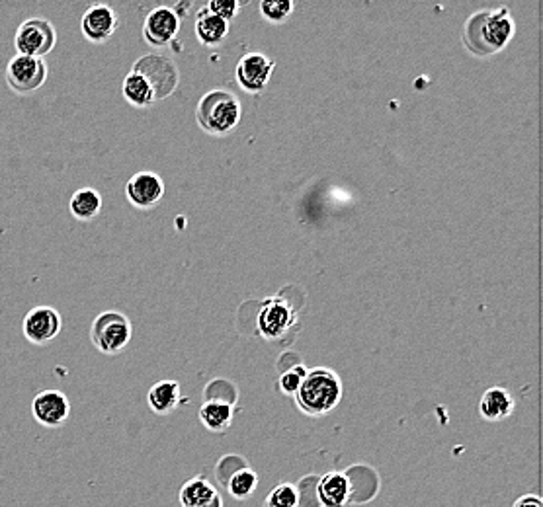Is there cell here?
<instances>
[{
	"instance_id": "obj_21",
	"label": "cell",
	"mask_w": 543,
	"mask_h": 507,
	"mask_svg": "<svg viewBox=\"0 0 543 507\" xmlns=\"http://www.w3.org/2000/svg\"><path fill=\"white\" fill-rule=\"evenodd\" d=\"M200 422L212 431V434H225L231 427L233 418H234V408L224 402H204L200 412H197Z\"/></svg>"
},
{
	"instance_id": "obj_25",
	"label": "cell",
	"mask_w": 543,
	"mask_h": 507,
	"mask_svg": "<svg viewBox=\"0 0 543 507\" xmlns=\"http://www.w3.org/2000/svg\"><path fill=\"white\" fill-rule=\"evenodd\" d=\"M209 400L224 402L234 408V404L239 400V390L234 387V382L227 379H215L205 387V402Z\"/></svg>"
},
{
	"instance_id": "obj_24",
	"label": "cell",
	"mask_w": 543,
	"mask_h": 507,
	"mask_svg": "<svg viewBox=\"0 0 543 507\" xmlns=\"http://www.w3.org/2000/svg\"><path fill=\"white\" fill-rule=\"evenodd\" d=\"M300 492L290 482H281L272 488L264 500V507H300Z\"/></svg>"
},
{
	"instance_id": "obj_14",
	"label": "cell",
	"mask_w": 543,
	"mask_h": 507,
	"mask_svg": "<svg viewBox=\"0 0 543 507\" xmlns=\"http://www.w3.org/2000/svg\"><path fill=\"white\" fill-rule=\"evenodd\" d=\"M118 14L108 5H94L86 8L81 18V32L86 42L106 43L118 30Z\"/></svg>"
},
{
	"instance_id": "obj_17",
	"label": "cell",
	"mask_w": 543,
	"mask_h": 507,
	"mask_svg": "<svg viewBox=\"0 0 543 507\" xmlns=\"http://www.w3.org/2000/svg\"><path fill=\"white\" fill-rule=\"evenodd\" d=\"M514 397L509 389L492 387L485 390L483 397L479 400V414L487 422H502V419L510 418L514 414Z\"/></svg>"
},
{
	"instance_id": "obj_20",
	"label": "cell",
	"mask_w": 543,
	"mask_h": 507,
	"mask_svg": "<svg viewBox=\"0 0 543 507\" xmlns=\"http://www.w3.org/2000/svg\"><path fill=\"white\" fill-rule=\"evenodd\" d=\"M121 94H123V98H126V102L129 106L138 108V109H147L157 102L151 84L147 82V79L141 77L139 72H133V70L128 74L126 79H123Z\"/></svg>"
},
{
	"instance_id": "obj_22",
	"label": "cell",
	"mask_w": 543,
	"mask_h": 507,
	"mask_svg": "<svg viewBox=\"0 0 543 507\" xmlns=\"http://www.w3.org/2000/svg\"><path fill=\"white\" fill-rule=\"evenodd\" d=\"M102 195L94 188H81L72 193L69 202V211L77 221H92L102 211Z\"/></svg>"
},
{
	"instance_id": "obj_29",
	"label": "cell",
	"mask_w": 543,
	"mask_h": 507,
	"mask_svg": "<svg viewBox=\"0 0 543 507\" xmlns=\"http://www.w3.org/2000/svg\"><path fill=\"white\" fill-rule=\"evenodd\" d=\"M512 507H543V500L538 493H524L512 503Z\"/></svg>"
},
{
	"instance_id": "obj_12",
	"label": "cell",
	"mask_w": 543,
	"mask_h": 507,
	"mask_svg": "<svg viewBox=\"0 0 543 507\" xmlns=\"http://www.w3.org/2000/svg\"><path fill=\"white\" fill-rule=\"evenodd\" d=\"M32 416L43 427H63L71 416V402L61 390H42L32 400Z\"/></svg>"
},
{
	"instance_id": "obj_10",
	"label": "cell",
	"mask_w": 543,
	"mask_h": 507,
	"mask_svg": "<svg viewBox=\"0 0 543 507\" xmlns=\"http://www.w3.org/2000/svg\"><path fill=\"white\" fill-rule=\"evenodd\" d=\"M63 328V318H61L59 311L53 306H35L24 316L22 332L33 345H47L53 342Z\"/></svg>"
},
{
	"instance_id": "obj_6",
	"label": "cell",
	"mask_w": 543,
	"mask_h": 507,
	"mask_svg": "<svg viewBox=\"0 0 543 507\" xmlns=\"http://www.w3.org/2000/svg\"><path fill=\"white\" fill-rule=\"evenodd\" d=\"M133 72H139L151 84L157 100L175 94L180 84V70L175 61L160 53H147L133 63Z\"/></svg>"
},
{
	"instance_id": "obj_28",
	"label": "cell",
	"mask_w": 543,
	"mask_h": 507,
	"mask_svg": "<svg viewBox=\"0 0 543 507\" xmlns=\"http://www.w3.org/2000/svg\"><path fill=\"white\" fill-rule=\"evenodd\" d=\"M207 10L214 12L215 16L224 18L227 23H231L239 14L241 3H237V0H212V3L207 5Z\"/></svg>"
},
{
	"instance_id": "obj_18",
	"label": "cell",
	"mask_w": 543,
	"mask_h": 507,
	"mask_svg": "<svg viewBox=\"0 0 543 507\" xmlns=\"http://www.w3.org/2000/svg\"><path fill=\"white\" fill-rule=\"evenodd\" d=\"M231 23H227L224 18L215 16L214 12H209L207 6L202 8L195 14V37L197 42L205 47H217L227 40Z\"/></svg>"
},
{
	"instance_id": "obj_27",
	"label": "cell",
	"mask_w": 543,
	"mask_h": 507,
	"mask_svg": "<svg viewBox=\"0 0 543 507\" xmlns=\"http://www.w3.org/2000/svg\"><path fill=\"white\" fill-rule=\"evenodd\" d=\"M307 371H310V369H307L303 363L281 371L280 379H278V389L283 394H286V397H295V394H298V390L303 385V380L307 377Z\"/></svg>"
},
{
	"instance_id": "obj_1",
	"label": "cell",
	"mask_w": 543,
	"mask_h": 507,
	"mask_svg": "<svg viewBox=\"0 0 543 507\" xmlns=\"http://www.w3.org/2000/svg\"><path fill=\"white\" fill-rule=\"evenodd\" d=\"M516 23L512 12L502 6L495 10H479L463 23L462 42L473 57L485 59L500 53L512 42Z\"/></svg>"
},
{
	"instance_id": "obj_23",
	"label": "cell",
	"mask_w": 543,
	"mask_h": 507,
	"mask_svg": "<svg viewBox=\"0 0 543 507\" xmlns=\"http://www.w3.org/2000/svg\"><path fill=\"white\" fill-rule=\"evenodd\" d=\"M225 488L229 492V496L233 500H251L254 496V492L258 488V474L252 471V468H241L239 473H234L227 482Z\"/></svg>"
},
{
	"instance_id": "obj_16",
	"label": "cell",
	"mask_w": 543,
	"mask_h": 507,
	"mask_svg": "<svg viewBox=\"0 0 543 507\" xmlns=\"http://www.w3.org/2000/svg\"><path fill=\"white\" fill-rule=\"evenodd\" d=\"M182 507H224L217 488L205 476H195L180 488Z\"/></svg>"
},
{
	"instance_id": "obj_8",
	"label": "cell",
	"mask_w": 543,
	"mask_h": 507,
	"mask_svg": "<svg viewBox=\"0 0 543 507\" xmlns=\"http://www.w3.org/2000/svg\"><path fill=\"white\" fill-rule=\"evenodd\" d=\"M47 72L45 59L14 55L6 67V84L14 94L28 96L47 82Z\"/></svg>"
},
{
	"instance_id": "obj_19",
	"label": "cell",
	"mask_w": 543,
	"mask_h": 507,
	"mask_svg": "<svg viewBox=\"0 0 543 507\" xmlns=\"http://www.w3.org/2000/svg\"><path fill=\"white\" fill-rule=\"evenodd\" d=\"M147 402H149L151 412L158 416H167L176 410L182 404V389L176 380H158L149 389L147 394Z\"/></svg>"
},
{
	"instance_id": "obj_3",
	"label": "cell",
	"mask_w": 543,
	"mask_h": 507,
	"mask_svg": "<svg viewBox=\"0 0 543 507\" xmlns=\"http://www.w3.org/2000/svg\"><path fill=\"white\" fill-rule=\"evenodd\" d=\"M243 117L241 100L229 90L217 89L202 96L195 108V121L212 137H225L237 129Z\"/></svg>"
},
{
	"instance_id": "obj_13",
	"label": "cell",
	"mask_w": 543,
	"mask_h": 507,
	"mask_svg": "<svg viewBox=\"0 0 543 507\" xmlns=\"http://www.w3.org/2000/svg\"><path fill=\"white\" fill-rule=\"evenodd\" d=\"M165 195V182L157 172L143 170L126 183V197L135 209H153Z\"/></svg>"
},
{
	"instance_id": "obj_5",
	"label": "cell",
	"mask_w": 543,
	"mask_h": 507,
	"mask_svg": "<svg viewBox=\"0 0 543 507\" xmlns=\"http://www.w3.org/2000/svg\"><path fill=\"white\" fill-rule=\"evenodd\" d=\"M57 45V30L43 16H32L20 23L14 35L16 55L45 59Z\"/></svg>"
},
{
	"instance_id": "obj_7",
	"label": "cell",
	"mask_w": 543,
	"mask_h": 507,
	"mask_svg": "<svg viewBox=\"0 0 543 507\" xmlns=\"http://www.w3.org/2000/svg\"><path fill=\"white\" fill-rule=\"evenodd\" d=\"M295 324H298V311H295L286 296L281 295H276L264 301L256 316L258 333L270 342L281 340L288 332H291Z\"/></svg>"
},
{
	"instance_id": "obj_11",
	"label": "cell",
	"mask_w": 543,
	"mask_h": 507,
	"mask_svg": "<svg viewBox=\"0 0 543 507\" xmlns=\"http://www.w3.org/2000/svg\"><path fill=\"white\" fill-rule=\"evenodd\" d=\"M182 20L176 16V12L168 6H158L151 10L143 23V40L151 47L163 49L175 43L180 33Z\"/></svg>"
},
{
	"instance_id": "obj_15",
	"label": "cell",
	"mask_w": 543,
	"mask_h": 507,
	"mask_svg": "<svg viewBox=\"0 0 543 507\" xmlns=\"http://www.w3.org/2000/svg\"><path fill=\"white\" fill-rule=\"evenodd\" d=\"M315 498L319 507H347L352 498V480L347 473H329L317 480Z\"/></svg>"
},
{
	"instance_id": "obj_26",
	"label": "cell",
	"mask_w": 543,
	"mask_h": 507,
	"mask_svg": "<svg viewBox=\"0 0 543 507\" xmlns=\"http://www.w3.org/2000/svg\"><path fill=\"white\" fill-rule=\"evenodd\" d=\"M295 5L291 0H262L261 14L270 23H283L293 14Z\"/></svg>"
},
{
	"instance_id": "obj_4",
	"label": "cell",
	"mask_w": 543,
	"mask_h": 507,
	"mask_svg": "<svg viewBox=\"0 0 543 507\" xmlns=\"http://www.w3.org/2000/svg\"><path fill=\"white\" fill-rule=\"evenodd\" d=\"M133 338L131 320L119 311H104L90 326V342L104 355H118L128 348Z\"/></svg>"
},
{
	"instance_id": "obj_9",
	"label": "cell",
	"mask_w": 543,
	"mask_h": 507,
	"mask_svg": "<svg viewBox=\"0 0 543 507\" xmlns=\"http://www.w3.org/2000/svg\"><path fill=\"white\" fill-rule=\"evenodd\" d=\"M276 63L262 53H246L239 59L237 69H234V79H237L241 89L246 94H262L272 79Z\"/></svg>"
},
{
	"instance_id": "obj_30",
	"label": "cell",
	"mask_w": 543,
	"mask_h": 507,
	"mask_svg": "<svg viewBox=\"0 0 543 507\" xmlns=\"http://www.w3.org/2000/svg\"><path fill=\"white\" fill-rule=\"evenodd\" d=\"M300 363H301V355L300 353H293V352H288V353H283L280 357L278 371L281 373V371H286V369H290L293 365H300Z\"/></svg>"
},
{
	"instance_id": "obj_2",
	"label": "cell",
	"mask_w": 543,
	"mask_h": 507,
	"mask_svg": "<svg viewBox=\"0 0 543 507\" xmlns=\"http://www.w3.org/2000/svg\"><path fill=\"white\" fill-rule=\"evenodd\" d=\"M293 399L305 416H327L335 410L342 400V380L332 369H311L307 371L303 385Z\"/></svg>"
}]
</instances>
